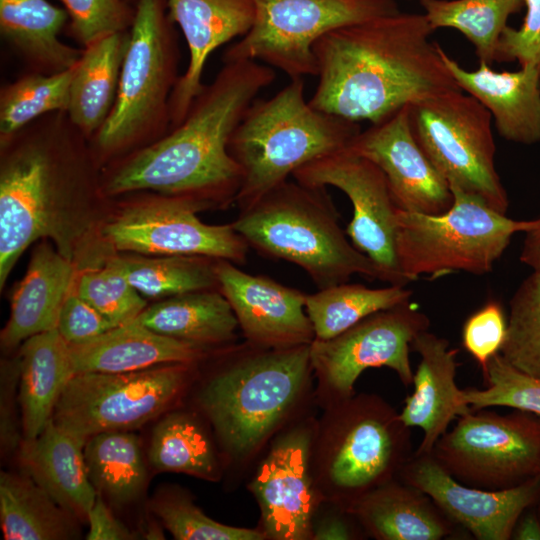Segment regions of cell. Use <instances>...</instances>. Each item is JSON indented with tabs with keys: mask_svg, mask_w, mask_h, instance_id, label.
Returning <instances> with one entry per match:
<instances>
[{
	"mask_svg": "<svg viewBox=\"0 0 540 540\" xmlns=\"http://www.w3.org/2000/svg\"><path fill=\"white\" fill-rule=\"evenodd\" d=\"M411 348L419 354L420 362L413 377L414 391L405 399L399 416L406 426L423 431L414 454H428L456 417L473 411L455 381L459 350L428 330L416 336Z\"/></svg>",
	"mask_w": 540,
	"mask_h": 540,
	"instance_id": "22",
	"label": "cell"
},
{
	"mask_svg": "<svg viewBox=\"0 0 540 540\" xmlns=\"http://www.w3.org/2000/svg\"><path fill=\"white\" fill-rule=\"evenodd\" d=\"M151 508L178 540H260L265 535L255 530L218 523L181 494L162 493L154 498Z\"/></svg>",
	"mask_w": 540,
	"mask_h": 540,
	"instance_id": "42",
	"label": "cell"
},
{
	"mask_svg": "<svg viewBox=\"0 0 540 540\" xmlns=\"http://www.w3.org/2000/svg\"><path fill=\"white\" fill-rule=\"evenodd\" d=\"M483 376L486 389L463 390L472 411L501 406L540 416V377L514 368L500 353L490 358Z\"/></svg>",
	"mask_w": 540,
	"mask_h": 540,
	"instance_id": "41",
	"label": "cell"
},
{
	"mask_svg": "<svg viewBox=\"0 0 540 540\" xmlns=\"http://www.w3.org/2000/svg\"><path fill=\"white\" fill-rule=\"evenodd\" d=\"M130 30L105 35L83 48L75 66L67 114L90 141L114 105Z\"/></svg>",
	"mask_w": 540,
	"mask_h": 540,
	"instance_id": "30",
	"label": "cell"
},
{
	"mask_svg": "<svg viewBox=\"0 0 540 540\" xmlns=\"http://www.w3.org/2000/svg\"><path fill=\"white\" fill-rule=\"evenodd\" d=\"M168 14L187 43L189 61L170 97V129L185 118L205 84L202 76L209 56L251 28L252 0H167Z\"/></svg>",
	"mask_w": 540,
	"mask_h": 540,
	"instance_id": "20",
	"label": "cell"
},
{
	"mask_svg": "<svg viewBox=\"0 0 540 540\" xmlns=\"http://www.w3.org/2000/svg\"><path fill=\"white\" fill-rule=\"evenodd\" d=\"M520 261L533 270L540 269V225L525 232Z\"/></svg>",
	"mask_w": 540,
	"mask_h": 540,
	"instance_id": "49",
	"label": "cell"
},
{
	"mask_svg": "<svg viewBox=\"0 0 540 540\" xmlns=\"http://www.w3.org/2000/svg\"><path fill=\"white\" fill-rule=\"evenodd\" d=\"M414 137L449 186L506 214L509 201L495 166L492 116L462 90L409 105Z\"/></svg>",
	"mask_w": 540,
	"mask_h": 540,
	"instance_id": "9",
	"label": "cell"
},
{
	"mask_svg": "<svg viewBox=\"0 0 540 540\" xmlns=\"http://www.w3.org/2000/svg\"><path fill=\"white\" fill-rule=\"evenodd\" d=\"M314 536L322 540H346L351 538V532L343 520L334 518L323 522Z\"/></svg>",
	"mask_w": 540,
	"mask_h": 540,
	"instance_id": "51",
	"label": "cell"
},
{
	"mask_svg": "<svg viewBox=\"0 0 540 540\" xmlns=\"http://www.w3.org/2000/svg\"><path fill=\"white\" fill-rule=\"evenodd\" d=\"M351 509L381 540H441L453 536L457 526L427 494L403 481L374 488Z\"/></svg>",
	"mask_w": 540,
	"mask_h": 540,
	"instance_id": "27",
	"label": "cell"
},
{
	"mask_svg": "<svg viewBox=\"0 0 540 540\" xmlns=\"http://www.w3.org/2000/svg\"><path fill=\"white\" fill-rule=\"evenodd\" d=\"M90 141L66 111L46 114L0 142V288L23 252L50 239L76 265L104 198Z\"/></svg>",
	"mask_w": 540,
	"mask_h": 540,
	"instance_id": "1",
	"label": "cell"
},
{
	"mask_svg": "<svg viewBox=\"0 0 540 540\" xmlns=\"http://www.w3.org/2000/svg\"><path fill=\"white\" fill-rule=\"evenodd\" d=\"M232 224L249 248L296 264L318 289L355 274L381 280L374 262L348 240L326 188L287 180L240 211Z\"/></svg>",
	"mask_w": 540,
	"mask_h": 540,
	"instance_id": "5",
	"label": "cell"
},
{
	"mask_svg": "<svg viewBox=\"0 0 540 540\" xmlns=\"http://www.w3.org/2000/svg\"><path fill=\"white\" fill-rule=\"evenodd\" d=\"M215 78L193 99L183 121L159 140L101 170L106 197L155 193L193 199L210 208L236 202L242 170L229 140L275 70L257 61L223 62Z\"/></svg>",
	"mask_w": 540,
	"mask_h": 540,
	"instance_id": "2",
	"label": "cell"
},
{
	"mask_svg": "<svg viewBox=\"0 0 540 540\" xmlns=\"http://www.w3.org/2000/svg\"><path fill=\"white\" fill-rule=\"evenodd\" d=\"M401 480L427 494L456 525L477 540H509L521 515L540 500V476L517 486L486 490L451 476L432 453L413 454Z\"/></svg>",
	"mask_w": 540,
	"mask_h": 540,
	"instance_id": "17",
	"label": "cell"
},
{
	"mask_svg": "<svg viewBox=\"0 0 540 540\" xmlns=\"http://www.w3.org/2000/svg\"><path fill=\"white\" fill-rule=\"evenodd\" d=\"M130 284L153 299L208 289H218L216 262L207 256L112 255Z\"/></svg>",
	"mask_w": 540,
	"mask_h": 540,
	"instance_id": "35",
	"label": "cell"
},
{
	"mask_svg": "<svg viewBox=\"0 0 540 540\" xmlns=\"http://www.w3.org/2000/svg\"><path fill=\"white\" fill-rule=\"evenodd\" d=\"M422 13L400 10L336 28L314 46L318 83L310 104L378 123L421 99L461 90Z\"/></svg>",
	"mask_w": 540,
	"mask_h": 540,
	"instance_id": "3",
	"label": "cell"
},
{
	"mask_svg": "<svg viewBox=\"0 0 540 540\" xmlns=\"http://www.w3.org/2000/svg\"><path fill=\"white\" fill-rule=\"evenodd\" d=\"M526 14L522 25L506 27L501 34L495 62L518 61L540 69V0H523Z\"/></svg>",
	"mask_w": 540,
	"mask_h": 540,
	"instance_id": "45",
	"label": "cell"
},
{
	"mask_svg": "<svg viewBox=\"0 0 540 540\" xmlns=\"http://www.w3.org/2000/svg\"><path fill=\"white\" fill-rule=\"evenodd\" d=\"M249 345L199 394L223 445L237 456L254 449L279 422L312 367L310 344L282 349Z\"/></svg>",
	"mask_w": 540,
	"mask_h": 540,
	"instance_id": "7",
	"label": "cell"
},
{
	"mask_svg": "<svg viewBox=\"0 0 540 540\" xmlns=\"http://www.w3.org/2000/svg\"><path fill=\"white\" fill-rule=\"evenodd\" d=\"M84 445L51 418L38 436L22 441L19 460L24 472L63 509L87 521L98 493L88 476Z\"/></svg>",
	"mask_w": 540,
	"mask_h": 540,
	"instance_id": "26",
	"label": "cell"
},
{
	"mask_svg": "<svg viewBox=\"0 0 540 540\" xmlns=\"http://www.w3.org/2000/svg\"><path fill=\"white\" fill-rule=\"evenodd\" d=\"M308 448L307 433L286 435L272 447L255 475L252 489L260 504L265 534L273 539H303L311 529Z\"/></svg>",
	"mask_w": 540,
	"mask_h": 540,
	"instance_id": "21",
	"label": "cell"
},
{
	"mask_svg": "<svg viewBox=\"0 0 540 540\" xmlns=\"http://www.w3.org/2000/svg\"><path fill=\"white\" fill-rule=\"evenodd\" d=\"M329 465L338 489L352 495V505L367 492L391 481L412 457L410 427L377 399L350 406Z\"/></svg>",
	"mask_w": 540,
	"mask_h": 540,
	"instance_id": "16",
	"label": "cell"
},
{
	"mask_svg": "<svg viewBox=\"0 0 540 540\" xmlns=\"http://www.w3.org/2000/svg\"><path fill=\"white\" fill-rule=\"evenodd\" d=\"M429 325L427 315L410 302L376 312L331 339H314L312 367L343 398L350 397L355 381L368 368L388 367L410 386L411 344Z\"/></svg>",
	"mask_w": 540,
	"mask_h": 540,
	"instance_id": "15",
	"label": "cell"
},
{
	"mask_svg": "<svg viewBox=\"0 0 540 540\" xmlns=\"http://www.w3.org/2000/svg\"><path fill=\"white\" fill-rule=\"evenodd\" d=\"M76 520L25 472H1L0 526L4 539L79 538Z\"/></svg>",
	"mask_w": 540,
	"mask_h": 540,
	"instance_id": "32",
	"label": "cell"
},
{
	"mask_svg": "<svg viewBox=\"0 0 540 540\" xmlns=\"http://www.w3.org/2000/svg\"><path fill=\"white\" fill-rule=\"evenodd\" d=\"M84 459L97 493L118 506L139 499L147 484L141 443L131 431L95 434L84 445Z\"/></svg>",
	"mask_w": 540,
	"mask_h": 540,
	"instance_id": "33",
	"label": "cell"
},
{
	"mask_svg": "<svg viewBox=\"0 0 540 540\" xmlns=\"http://www.w3.org/2000/svg\"><path fill=\"white\" fill-rule=\"evenodd\" d=\"M358 122L314 108L303 78L267 99L256 98L234 130L228 150L242 170L236 198L240 211L251 207L295 171L323 156L348 148Z\"/></svg>",
	"mask_w": 540,
	"mask_h": 540,
	"instance_id": "4",
	"label": "cell"
},
{
	"mask_svg": "<svg viewBox=\"0 0 540 540\" xmlns=\"http://www.w3.org/2000/svg\"><path fill=\"white\" fill-rule=\"evenodd\" d=\"M19 407L23 440L38 436L74 375L69 346L57 329L26 339L20 348Z\"/></svg>",
	"mask_w": 540,
	"mask_h": 540,
	"instance_id": "29",
	"label": "cell"
},
{
	"mask_svg": "<svg viewBox=\"0 0 540 540\" xmlns=\"http://www.w3.org/2000/svg\"><path fill=\"white\" fill-rule=\"evenodd\" d=\"M74 288L116 326L133 321L147 307L145 298L130 284L112 255L102 264L78 269Z\"/></svg>",
	"mask_w": 540,
	"mask_h": 540,
	"instance_id": "40",
	"label": "cell"
},
{
	"mask_svg": "<svg viewBox=\"0 0 540 540\" xmlns=\"http://www.w3.org/2000/svg\"><path fill=\"white\" fill-rule=\"evenodd\" d=\"M347 149L380 168L400 210L435 215L452 206L448 182L414 137L409 105L361 130Z\"/></svg>",
	"mask_w": 540,
	"mask_h": 540,
	"instance_id": "18",
	"label": "cell"
},
{
	"mask_svg": "<svg viewBox=\"0 0 540 540\" xmlns=\"http://www.w3.org/2000/svg\"><path fill=\"white\" fill-rule=\"evenodd\" d=\"M114 327L116 325L81 298L73 286L62 305L56 329L71 345L95 338Z\"/></svg>",
	"mask_w": 540,
	"mask_h": 540,
	"instance_id": "46",
	"label": "cell"
},
{
	"mask_svg": "<svg viewBox=\"0 0 540 540\" xmlns=\"http://www.w3.org/2000/svg\"><path fill=\"white\" fill-rule=\"evenodd\" d=\"M216 276L249 344L282 349L309 345L315 339L305 310L307 293L248 274L223 259L216 262Z\"/></svg>",
	"mask_w": 540,
	"mask_h": 540,
	"instance_id": "19",
	"label": "cell"
},
{
	"mask_svg": "<svg viewBox=\"0 0 540 540\" xmlns=\"http://www.w3.org/2000/svg\"><path fill=\"white\" fill-rule=\"evenodd\" d=\"M302 184L333 186L344 192L353 206L346 234L353 245L377 266L381 281L405 286L397 258V212L386 177L370 160L347 148L318 158L292 175Z\"/></svg>",
	"mask_w": 540,
	"mask_h": 540,
	"instance_id": "14",
	"label": "cell"
},
{
	"mask_svg": "<svg viewBox=\"0 0 540 540\" xmlns=\"http://www.w3.org/2000/svg\"><path fill=\"white\" fill-rule=\"evenodd\" d=\"M68 18L47 0H0L1 35L33 72H63L80 60L83 49L58 37Z\"/></svg>",
	"mask_w": 540,
	"mask_h": 540,
	"instance_id": "28",
	"label": "cell"
},
{
	"mask_svg": "<svg viewBox=\"0 0 540 540\" xmlns=\"http://www.w3.org/2000/svg\"><path fill=\"white\" fill-rule=\"evenodd\" d=\"M77 272V265L56 247L48 242L38 244L12 294L10 316L0 334L2 347L11 349L31 336L56 329Z\"/></svg>",
	"mask_w": 540,
	"mask_h": 540,
	"instance_id": "24",
	"label": "cell"
},
{
	"mask_svg": "<svg viewBox=\"0 0 540 540\" xmlns=\"http://www.w3.org/2000/svg\"><path fill=\"white\" fill-rule=\"evenodd\" d=\"M429 24L460 31L474 46L479 61L491 65L508 18L523 0H418Z\"/></svg>",
	"mask_w": 540,
	"mask_h": 540,
	"instance_id": "36",
	"label": "cell"
},
{
	"mask_svg": "<svg viewBox=\"0 0 540 540\" xmlns=\"http://www.w3.org/2000/svg\"><path fill=\"white\" fill-rule=\"evenodd\" d=\"M161 335L210 348L231 343L237 318L219 289L187 292L147 306L136 319Z\"/></svg>",
	"mask_w": 540,
	"mask_h": 540,
	"instance_id": "31",
	"label": "cell"
},
{
	"mask_svg": "<svg viewBox=\"0 0 540 540\" xmlns=\"http://www.w3.org/2000/svg\"><path fill=\"white\" fill-rule=\"evenodd\" d=\"M443 61L462 91L476 98L492 116L499 135L508 141H540V69L528 64L514 72H497L479 61L463 68L442 48Z\"/></svg>",
	"mask_w": 540,
	"mask_h": 540,
	"instance_id": "23",
	"label": "cell"
},
{
	"mask_svg": "<svg viewBox=\"0 0 540 540\" xmlns=\"http://www.w3.org/2000/svg\"><path fill=\"white\" fill-rule=\"evenodd\" d=\"M188 365L74 374L57 401L52 420L85 442L98 433L139 428L172 403L187 379Z\"/></svg>",
	"mask_w": 540,
	"mask_h": 540,
	"instance_id": "13",
	"label": "cell"
},
{
	"mask_svg": "<svg viewBox=\"0 0 540 540\" xmlns=\"http://www.w3.org/2000/svg\"><path fill=\"white\" fill-rule=\"evenodd\" d=\"M538 511H539V515H540V500L538 502Z\"/></svg>",
	"mask_w": 540,
	"mask_h": 540,
	"instance_id": "52",
	"label": "cell"
},
{
	"mask_svg": "<svg viewBox=\"0 0 540 540\" xmlns=\"http://www.w3.org/2000/svg\"><path fill=\"white\" fill-rule=\"evenodd\" d=\"M70 19V32L83 47L99 38L129 31L135 7L126 0H60Z\"/></svg>",
	"mask_w": 540,
	"mask_h": 540,
	"instance_id": "43",
	"label": "cell"
},
{
	"mask_svg": "<svg viewBox=\"0 0 540 540\" xmlns=\"http://www.w3.org/2000/svg\"><path fill=\"white\" fill-rule=\"evenodd\" d=\"M148 458L151 466L161 472L205 479H213L216 473V458L208 437L194 418L182 412L166 415L154 427Z\"/></svg>",
	"mask_w": 540,
	"mask_h": 540,
	"instance_id": "37",
	"label": "cell"
},
{
	"mask_svg": "<svg viewBox=\"0 0 540 540\" xmlns=\"http://www.w3.org/2000/svg\"><path fill=\"white\" fill-rule=\"evenodd\" d=\"M506 330L505 314L496 300L485 303L464 322L462 344L480 365L482 372L490 358L500 352Z\"/></svg>",
	"mask_w": 540,
	"mask_h": 540,
	"instance_id": "44",
	"label": "cell"
},
{
	"mask_svg": "<svg viewBox=\"0 0 540 540\" xmlns=\"http://www.w3.org/2000/svg\"><path fill=\"white\" fill-rule=\"evenodd\" d=\"M77 65V64H76ZM75 66L55 74L30 71L0 90V142L34 120L66 111Z\"/></svg>",
	"mask_w": 540,
	"mask_h": 540,
	"instance_id": "38",
	"label": "cell"
},
{
	"mask_svg": "<svg viewBox=\"0 0 540 540\" xmlns=\"http://www.w3.org/2000/svg\"><path fill=\"white\" fill-rule=\"evenodd\" d=\"M249 31L222 60L257 61L290 79L317 75L316 42L330 31L399 11L396 0H252Z\"/></svg>",
	"mask_w": 540,
	"mask_h": 540,
	"instance_id": "10",
	"label": "cell"
},
{
	"mask_svg": "<svg viewBox=\"0 0 540 540\" xmlns=\"http://www.w3.org/2000/svg\"><path fill=\"white\" fill-rule=\"evenodd\" d=\"M411 296L402 285L374 289L345 282L307 294L305 310L315 339L327 340L376 312L409 302Z\"/></svg>",
	"mask_w": 540,
	"mask_h": 540,
	"instance_id": "34",
	"label": "cell"
},
{
	"mask_svg": "<svg viewBox=\"0 0 540 540\" xmlns=\"http://www.w3.org/2000/svg\"><path fill=\"white\" fill-rule=\"evenodd\" d=\"M19 381V357L2 361L0 368V447L2 455L19 449L23 441L18 417Z\"/></svg>",
	"mask_w": 540,
	"mask_h": 540,
	"instance_id": "47",
	"label": "cell"
},
{
	"mask_svg": "<svg viewBox=\"0 0 540 540\" xmlns=\"http://www.w3.org/2000/svg\"><path fill=\"white\" fill-rule=\"evenodd\" d=\"M509 307L499 353L514 368L540 377V269L522 281Z\"/></svg>",
	"mask_w": 540,
	"mask_h": 540,
	"instance_id": "39",
	"label": "cell"
},
{
	"mask_svg": "<svg viewBox=\"0 0 540 540\" xmlns=\"http://www.w3.org/2000/svg\"><path fill=\"white\" fill-rule=\"evenodd\" d=\"M87 540H132L137 536L115 517L101 495H97L87 516Z\"/></svg>",
	"mask_w": 540,
	"mask_h": 540,
	"instance_id": "48",
	"label": "cell"
},
{
	"mask_svg": "<svg viewBox=\"0 0 540 540\" xmlns=\"http://www.w3.org/2000/svg\"><path fill=\"white\" fill-rule=\"evenodd\" d=\"M528 510L517 521L511 539L540 540V517Z\"/></svg>",
	"mask_w": 540,
	"mask_h": 540,
	"instance_id": "50",
	"label": "cell"
},
{
	"mask_svg": "<svg viewBox=\"0 0 540 540\" xmlns=\"http://www.w3.org/2000/svg\"><path fill=\"white\" fill-rule=\"evenodd\" d=\"M451 188L452 206L429 215L398 209L396 252L408 281L463 271L482 275L493 269L514 234L540 225V219L514 220L480 199Z\"/></svg>",
	"mask_w": 540,
	"mask_h": 540,
	"instance_id": "8",
	"label": "cell"
},
{
	"mask_svg": "<svg viewBox=\"0 0 540 540\" xmlns=\"http://www.w3.org/2000/svg\"><path fill=\"white\" fill-rule=\"evenodd\" d=\"M167 0H137L116 99L90 140L104 168L170 130V97L178 82L180 50Z\"/></svg>",
	"mask_w": 540,
	"mask_h": 540,
	"instance_id": "6",
	"label": "cell"
},
{
	"mask_svg": "<svg viewBox=\"0 0 540 540\" xmlns=\"http://www.w3.org/2000/svg\"><path fill=\"white\" fill-rule=\"evenodd\" d=\"M196 200L157 193L122 203L101 222V243L115 252L157 256H207L244 264L249 246L233 224L211 225Z\"/></svg>",
	"mask_w": 540,
	"mask_h": 540,
	"instance_id": "11",
	"label": "cell"
},
{
	"mask_svg": "<svg viewBox=\"0 0 540 540\" xmlns=\"http://www.w3.org/2000/svg\"><path fill=\"white\" fill-rule=\"evenodd\" d=\"M68 346L74 374L120 373L163 364H191L203 358L208 349L161 335L135 320Z\"/></svg>",
	"mask_w": 540,
	"mask_h": 540,
	"instance_id": "25",
	"label": "cell"
},
{
	"mask_svg": "<svg viewBox=\"0 0 540 540\" xmlns=\"http://www.w3.org/2000/svg\"><path fill=\"white\" fill-rule=\"evenodd\" d=\"M432 455L459 482L501 490L540 476V416L478 410L460 417Z\"/></svg>",
	"mask_w": 540,
	"mask_h": 540,
	"instance_id": "12",
	"label": "cell"
}]
</instances>
